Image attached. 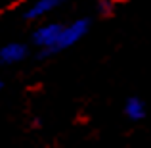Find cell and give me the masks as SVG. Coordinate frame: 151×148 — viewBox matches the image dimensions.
Returning a JSON list of instances; mask_svg holds the SVG:
<instances>
[{
	"instance_id": "277c9868",
	"label": "cell",
	"mask_w": 151,
	"mask_h": 148,
	"mask_svg": "<svg viewBox=\"0 0 151 148\" xmlns=\"http://www.w3.org/2000/svg\"><path fill=\"white\" fill-rule=\"evenodd\" d=\"M61 4V0H37V2L33 4V6L27 10L25 17L27 19H38V17H44L46 14H50L52 10H55V8Z\"/></svg>"
},
{
	"instance_id": "3957f363",
	"label": "cell",
	"mask_w": 151,
	"mask_h": 148,
	"mask_svg": "<svg viewBox=\"0 0 151 148\" xmlns=\"http://www.w3.org/2000/svg\"><path fill=\"white\" fill-rule=\"evenodd\" d=\"M27 56V48L21 42H10L0 50V62L2 63H17Z\"/></svg>"
},
{
	"instance_id": "8992f818",
	"label": "cell",
	"mask_w": 151,
	"mask_h": 148,
	"mask_svg": "<svg viewBox=\"0 0 151 148\" xmlns=\"http://www.w3.org/2000/svg\"><path fill=\"white\" fill-rule=\"evenodd\" d=\"M0 89H2V83H0Z\"/></svg>"
},
{
	"instance_id": "5b68a950",
	"label": "cell",
	"mask_w": 151,
	"mask_h": 148,
	"mask_svg": "<svg viewBox=\"0 0 151 148\" xmlns=\"http://www.w3.org/2000/svg\"><path fill=\"white\" fill-rule=\"evenodd\" d=\"M124 112L130 119L138 121V119H142L145 115V106L140 98H128V102H126V106H124Z\"/></svg>"
},
{
	"instance_id": "6da1fadb",
	"label": "cell",
	"mask_w": 151,
	"mask_h": 148,
	"mask_svg": "<svg viewBox=\"0 0 151 148\" xmlns=\"http://www.w3.org/2000/svg\"><path fill=\"white\" fill-rule=\"evenodd\" d=\"M88 27H90L88 19H77V21L61 27V33H59V37H58V42H55V46H54V52L65 50V48H69V46L77 44V42L86 35Z\"/></svg>"
},
{
	"instance_id": "7a4b0ae2",
	"label": "cell",
	"mask_w": 151,
	"mask_h": 148,
	"mask_svg": "<svg viewBox=\"0 0 151 148\" xmlns=\"http://www.w3.org/2000/svg\"><path fill=\"white\" fill-rule=\"evenodd\" d=\"M59 33H61V25L59 23H46V25H40L35 31L33 41L37 46L42 48V54H52Z\"/></svg>"
}]
</instances>
